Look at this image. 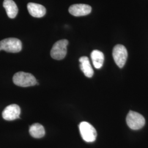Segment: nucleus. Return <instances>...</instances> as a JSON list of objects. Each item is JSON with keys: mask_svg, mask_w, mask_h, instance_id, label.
Masks as SVG:
<instances>
[{"mask_svg": "<svg viewBox=\"0 0 148 148\" xmlns=\"http://www.w3.org/2000/svg\"><path fill=\"white\" fill-rule=\"evenodd\" d=\"M68 43V41L65 39L59 40L55 43L51 51L52 58L56 60H62L64 58L67 53Z\"/></svg>", "mask_w": 148, "mask_h": 148, "instance_id": "39448f33", "label": "nucleus"}, {"mask_svg": "<svg viewBox=\"0 0 148 148\" xmlns=\"http://www.w3.org/2000/svg\"><path fill=\"white\" fill-rule=\"evenodd\" d=\"M126 122L128 126L133 130H138L144 127L145 123L144 117L139 113L130 111L127 114Z\"/></svg>", "mask_w": 148, "mask_h": 148, "instance_id": "20e7f679", "label": "nucleus"}, {"mask_svg": "<svg viewBox=\"0 0 148 148\" xmlns=\"http://www.w3.org/2000/svg\"><path fill=\"white\" fill-rule=\"evenodd\" d=\"M80 63L79 67L81 71L84 73L85 76L87 77L90 78L93 76L94 71L90 63V60L87 57H81L79 59Z\"/></svg>", "mask_w": 148, "mask_h": 148, "instance_id": "9d476101", "label": "nucleus"}, {"mask_svg": "<svg viewBox=\"0 0 148 148\" xmlns=\"http://www.w3.org/2000/svg\"><path fill=\"white\" fill-rule=\"evenodd\" d=\"M27 8L30 14L35 18H41L46 13L45 7L40 4L30 2L27 4Z\"/></svg>", "mask_w": 148, "mask_h": 148, "instance_id": "1a4fd4ad", "label": "nucleus"}, {"mask_svg": "<svg viewBox=\"0 0 148 148\" xmlns=\"http://www.w3.org/2000/svg\"><path fill=\"white\" fill-rule=\"evenodd\" d=\"M112 57L117 65L122 68L126 62L128 53L126 47L122 45H117L113 49Z\"/></svg>", "mask_w": 148, "mask_h": 148, "instance_id": "423d86ee", "label": "nucleus"}, {"mask_svg": "<svg viewBox=\"0 0 148 148\" xmlns=\"http://www.w3.org/2000/svg\"><path fill=\"white\" fill-rule=\"evenodd\" d=\"M80 134L86 142H93L97 138V131L92 125L87 122H82L79 125Z\"/></svg>", "mask_w": 148, "mask_h": 148, "instance_id": "7ed1b4c3", "label": "nucleus"}, {"mask_svg": "<svg viewBox=\"0 0 148 148\" xmlns=\"http://www.w3.org/2000/svg\"><path fill=\"white\" fill-rule=\"evenodd\" d=\"M3 6L9 18L13 19L16 17L18 12V8L16 3L13 0H5Z\"/></svg>", "mask_w": 148, "mask_h": 148, "instance_id": "9b49d317", "label": "nucleus"}, {"mask_svg": "<svg viewBox=\"0 0 148 148\" xmlns=\"http://www.w3.org/2000/svg\"><path fill=\"white\" fill-rule=\"evenodd\" d=\"M21 112L19 106L16 104H11L7 106L2 112V117L7 121H12L20 118Z\"/></svg>", "mask_w": 148, "mask_h": 148, "instance_id": "0eeeda50", "label": "nucleus"}, {"mask_svg": "<svg viewBox=\"0 0 148 148\" xmlns=\"http://www.w3.org/2000/svg\"><path fill=\"white\" fill-rule=\"evenodd\" d=\"M92 7L86 4H75L69 8V13L75 16H87L90 13Z\"/></svg>", "mask_w": 148, "mask_h": 148, "instance_id": "6e6552de", "label": "nucleus"}, {"mask_svg": "<svg viewBox=\"0 0 148 148\" xmlns=\"http://www.w3.org/2000/svg\"><path fill=\"white\" fill-rule=\"evenodd\" d=\"M13 81L15 85L23 87H27L38 84L33 75L23 71L18 72L14 74L13 77Z\"/></svg>", "mask_w": 148, "mask_h": 148, "instance_id": "f257e3e1", "label": "nucleus"}, {"mask_svg": "<svg viewBox=\"0 0 148 148\" xmlns=\"http://www.w3.org/2000/svg\"><path fill=\"white\" fill-rule=\"evenodd\" d=\"M21 41L16 38H8L0 41V51H5L10 53H18L21 51Z\"/></svg>", "mask_w": 148, "mask_h": 148, "instance_id": "f03ea898", "label": "nucleus"}, {"mask_svg": "<svg viewBox=\"0 0 148 148\" xmlns=\"http://www.w3.org/2000/svg\"><path fill=\"white\" fill-rule=\"evenodd\" d=\"M90 57L95 68L101 69L104 60V56L103 52L99 50H94L90 54Z\"/></svg>", "mask_w": 148, "mask_h": 148, "instance_id": "f8f14e48", "label": "nucleus"}, {"mask_svg": "<svg viewBox=\"0 0 148 148\" xmlns=\"http://www.w3.org/2000/svg\"><path fill=\"white\" fill-rule=\"evenodd\" d=\"M29 133L32 137L41 138L45 135V130L42 125L38 123H35L30 127Z\"/></svg>", "mask_w": 148, "mask_h": 148, "instance_id": "ddd939ff", "label": "nucleus"}]
</instances>
